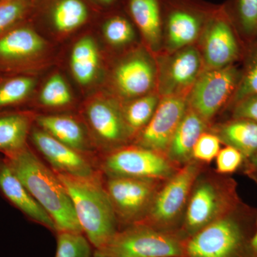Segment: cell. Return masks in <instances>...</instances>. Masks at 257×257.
Wrapping results in <instances>:
<instances>
[{
    "label": "cell",
    "instance_id": "22",
    "mask_svg": "<svg viewBox=\"0 0 257 257\" xmlns=\"http://www.w3.org/2000/svg\"><path fill=\"white\" fill-rule=\"evenodd\" d=\"M217 136L221 143L234 147L245 160L257 152V122L246 119H232L221 125Z\"/></svg>",
    "mask_w": 257,
    "mask_h": 257
},
{
    "label": "cell",
    "instance_id": "25",
    "mask_svg": "<svg viewBox=\"0 0 257 257\" xmlns=\"http://www.w3.org/2000/svg\"><path fill=\"white\" fill-rule=\"evenodd\" d=\"M70 66L74 78L83 85L95 77L99 66V52L90 37H84L74 45L71 54Z\"/></svg>",
    "mask_w": 257,
    "mask_h": 257
},
{
    "label": "cell",
    "instance_id": "1",
    "mask_svg": "<svg viewBox=\"0 0 257 257\" xmlns=\"http://www.w3.org/2000/svg\"><path fill=\"white\" fill-rule=\"evenodd\" d=\"M5 162L53 219L57 232L83 234L71 198L56 172L27 147L7 157Z\"/></svg>",
    "mask_w": 257,
    "mask_h": 257
},
{
    "label": "cell",
    "instance_id": "32",
    "mask_svg": "<svg viewBox=\"0 0 257 257\" xmlns=\"http://www.w3.org/2000/svg\"><path fill=\"white\" fill-rule=\"evenodd\" d=\"M104 36L109 43L122 45L131 42L135 37L133 21L124 15L113 13L101 25Z\"/></svg>",
    "mask_w": 257,
    "mask_h": 257
},
{
    "label": "cell",
    "instance_id": "39",
    "mask_svg": "<svg viewBox=\"0 0 257 257\" xmlns=\"http://www.w3.org/2000/svg\"><path fill=\"white\" fill-rule=\"evenodd\" d=\"M91 1L94 2L95 4L101 8L109 9V8L116 6L120 0H91Z\"/></svg>",
    "mask_w": 257,
    "mask_h": 257
},
{
    "label": "cell",
    "instance_id": "30",
    "mask_svg": "<svg viewBox=\"0 0 257 257\" xmlns=\"http://www.w3.org/2000/svg\"><path fill=\"white\" fill-rule=\"evenodd\" d=\"M158 104V97L151 94L139 98L130 104L123 115L130 131L145 128L155 114Z\"/></svg>",
    "mask_w": 257,
    "mask_h": 257
},
{
    "label": "cell",
    "instance_id": "27",
    "mask_svg": "<svg viewBox=\"0 0 257 257\" xmlns=\"http://www.w3.org/2000/svg\"><path fill=\"white\" fill-rule=\"evenodd\" d=\"M35 79L28 76H13L0 82V110L25 101L35 87Z\"/></svg>",
    "mask_w": 257,
    "mask_h": 257
},
{
    "label": "cell",
    "instance_id": "28",
    "mask_svg": "<svg viewBox=\"0 0 257 257\" xmlns=\"http://www.w3.org/2000/svg\"><path fill=\"white\" fill-rule=\"evenodd\" d=\"M245 57V64L241 71V79L231 104L234 105L243 98L257 94V36L249 42Z\"/></svg>",
    "mask_w": 257,
    "mask_h": 257
},
{
    "label": "cell",
    "instance_id": "42",
    "mask_svg": "<svg viewBox=\"0 0 257 257\" xmlns=\"http://www.w3.org/2000/svg\"><path fill=\"white\" fill-rule=\"evenodd\" d=\"M256 183L257 184V182H256Z\"/></svg>",
    "mask_w": 257,
    "mask_h": 257
},
{
    "label": "cell",
    "instance_id": "4",
    "mask_svg": "<svg viewBox=\"0 0 257 257\" xmlns=\"http://www.w3.org/2000/svg\"><path fill=\"white\" fill-rule=\"evenodd\" d=\"M241 202L234 179L203 170L193 185L179 234L184 239L192 236L229 214Z\"/></svg>",
    "mask_w": 257,
    "mask_h": 257
},
{
    "label": "cell",
    "instance_id": "38",
    "mask_svg": "<svg viewBox=\"0 0 257 257\" xmlns=\"http://www.w3.org/2000/svg\"><path fill=\"white\" fill-rule=\"evenodd\" d=\"M250 253L251 257H257V217L254 231L250 241Z\"/></svg>",
    "mask_w": 257,
    "mask_h": 257
},
{
    "label": "cell",
    "instance_id": "23",
    "mask_svg": "<svg viewBox=\"0 0 257 257\" xmlns=\"http://www.w3.org/2000/svg\"><path fill=\"white\" fill-rule=\"evenodd\" d=\"M42 130L79 152L87 150L85 135L76 120L66 116H42L37 120Z\"/></svg>",
    "mask_w": 257,
    "mask_h": 257
},
{
    "label": "cell",
    "instance_id": "36",
    "mask_svg": "<svg viewBox=\"0 0 257 257\" xmlns=\"http://www.w3.org/2000/svg\"><path fill=\"white\" fill-rule=\"evenodd\" d=\"M232 119H246L257 122V94L246 96L232 105Z\"/></svg>",
    "mask_w": 257,
    "mask_h": 257
},
{
    "label": "cell",
    "instance_id": "11",
    "mask_svg": "<svg viewBox=\"0 0 257 257\" xmlns=\"http://www.w3.org/2000/svg\"><path fill=\"white\" fill-rule=\"evenodd\" d=\"M203 52L211 69L224 68L243 57L239 34L223 9H219L204 27Z\"/></svg>",
    "mask_w": 257,
    "mask_h": 257
},
{
    "label": "cell",
    "instance_id": "20",
    "mask_svg": "<svg viewBox=\"0 0 257 257\" xmlns=\"http://www.w3.org/2000/svg\"><path fill=\"white\" fill-rule=\"evenodd\" d=\"M47 4L49 23L60 33L78 30L92 17L87 0H48Z\"/></svg>",
    "mask_w": 257,
    "mask_h": 257
},
{
    "label": "cell",
    "instance_id": "8",
    "mask_svg": "<svg viewBox=\"0 0 257 257\" xmlns=\"http://www.w3.org/2000/svg\"><path fill=\"white\" fill-rule=\"evenodd\" d=\"M162 182L133 177H109L105 189L118 221L128 226L143 221Z\"/></svg>",
    "mask_w": 257,
    "mask_h": 257
},
{
    "label": "cell",
    "instance_id": "40",
    "mask_svg": "<svg viewBox=\"0 0 257 257\" xmlns=\"http://www.w3.org/2000/svg\"><path fill=\"white\" fill-rule=\"evenodd\" d=\"M92 257H112L109 256V255L104 254V253L100 252V251H97V250H94V253H93Z\"/></svg>",
    "mask_w": 257,
    "mask_h": 257
},
{
    "label": "cell",
    "instance_id": "13",
    "mask_svg": "<svg viewBox=\"0 0 257 257\" xmlns=\"http://www.w3.org/2000/svg\"><path fill=\"white\" fill-rule=\"evenodd\" d=\"M34 145L55 172L74 177H92L96 176L90 162L81 152L61 143L44 130H33L31 135Z\"/></svg>",
    "mask_w": 257,
    "mask_h": 257
},
{
    "label": "cell",
    "instance_id": "14",
    "mask_svg": "<svg viewBox=\"0 0 257 257\" xmlns=\"http://www.w3.org/2000/svg\"><path fill=\"white\" fill-rule=\"evenodd\" d=\"M42 37L31 26L22 23L0 35V65L16 67L43 50Z\"/></svg>",
    "mask_w": 257,
    "mask_h": 257
},
{
    "label": "cell",
    "instance_id": "21",
    "mask_svg": "<svg viewBox=\"0 0 257 257\" xmlns=\"http://www.w3.org/2000/svg\"><path fill=\"white\" fill-rule=\"evenodd\" d=\"M126 9L147 41L159 46L163 28L162 0H126Z\"/></svg>",
    "mask_w": 257,
    "mask_h": 257
},
{
    "label": "cell",
    "instance_id": "7",
    "mask_svg": "<svg viewBox=\"0 0 257 257\" xmlns=\"http://www.w3.org/2000/svg\"><path fill=\"white\" fill-rule=\"evenodd\" d=\"M102 167L109 177H133L160 182L170 178L179 169L165 154L142 147L113 152L106 157Z\"/></svg>",
    "mask_w": 257,
    "mask_h": 257
},
{
    "label": "cell",
    "instance_id": "29",
    "mask_svg": "<svg viewBox=\"0 0 257 257\" xmlns=\"http://www.w3.org/2000/svg\"><path fill=\"white\" fill-rule=\"evenodd\" d=\"M35 0H0V35L23 23L33 10Z\"/></svg>",
    "mask_w": 257,
    "mask_h": 257
},
{
    "label": "cell",
    "instance_id": "24",
    "mask_svg": "<svg viewBox=\"0 0 257 257\" xmlns=\"http://www.w3.org/2000/svg\"><path fill=\"white\" fill-rule=\"evenodd\" d=\"M30 128V118L23 113L0 114V152L8 157L25 148Z\"/></svg>",
    "mask_w": 257,
    "mask_h": 257
},
{
    "label": "cell",
    "instance_id": "41",
    "mask_svg": "<svg viewBox=\"0 0 257 257\" xmlns=\"http://www.w3.org/2000/svg\"><path fill=\"white\" fill-rule=\"evenodd\" d=\"M2 165H3V164L0 163V168H1Z\"/></svg>",
    "mask_w": 257,
    "mask_h": 257
},
{
    "label": "cell",
    "instance_id": "35",
    "mask_svg": "<svg viewBox=\"0 0 257 257\" xmlns=\"http://www.w3.org/2000/svg\"><path fill=\"white\" fill-rule=\"evenodd\" d=\"M244 162L245 157L241 152L226 145L216 157V172L219 175H231L242 168Z\"/></svg>",
    "mask_w": 257,
    "mask_h": 257
},
{
    "label": "cell",
    "instance_id": "3",
    "mask_svg": "<svg viewBox=\"0 0 257 257\" xmlns=\"http://www.w3.org/2000/svg\"><path fill=\"white\" fill-rule=\"evenodd\" d=\"M73 204L83 234L100 249L119 231V221L106 189L97 176L74 177L56 172Z\"/></svg>",
    "mask_w": 257,
    "mask_h": 257
},
{
    "label": "cell",
    "instance_id": "10",
    "mask_svg": "<svg viewBox=\"0 0 257 257\" xmlns=\"http://www.w3.org/2000/svg\"><path fill=\"white\" fill-rule=\"evenodd\" d=\"M241 75V71L232 64L210 69L199 76L191 93L192 110L204 121L211 119L225 104L232 100Z\"/></svg>",
    "mask_w": 257,
    "mask_h": 257
},
{
    "label": "cell",
    "instance_id": "2",
    "mask_svg": "<svg viewBox=\"0 0 257 257\" xmlns=\"http://www.w3.org/2000/svg\"><path fill=\"white\" fill-rule=\"evenodd\" d=\"M257 211L241 202L234 210L185 238L182 257H251Z\"/></svg>",
    "mask_w": 257,
    "mask_h": 257
},
{
    "label": "cell",
    "instance_id": "5",
    "mask_svg": "<svg viewBox=\"0 0 257 257\" xmlns=\"http://www.w3.org/2000/svg\"><path fill=\"white\" fill-rule=\"evenodd\" d=\"M202 165L191 160L165 181L157 191L146 216L138 224L179 234L189 196L196 179L203 171Z\"/></svg>",
    "mask_w": 257,
    "mask_h": 257
},
{
    "label": "cell",
    "instance_id": "6",
    "mask_svg": "<svg viewBox=\"0 0 257 257\" xmlns=\"http://www.w3.org/2000/svg\"><path fill=\"white\" fill-rule=\"evenodd\" d=\"M184 238L143 224L119 229L105 246L96 249L112 257H182Z\"/></svg>",
    "mask_w": 257,
    "mask_h": 257
},
{
    "label": "cell",
    "instance_id": "37",
    "mask_svg": "<svg viewBox=\"0 0 257 257\" xmlns=\"http://www.w3.org/2000/svg\"><path fill=\"white\" fill-rule=\"evenodd\" d=\"M242 170L245 175L253 179L255 182H257V152L253 156L245 160Z\"/></svg>",
    "mask_w": 257,
    "mask_h": 257
},
{
    "label": "cell",
    "instance_id": "19",
    "mask_svg": "<svg viewBox=\"0 0 257 257\" xmlns=\"http://www.w3.org/2000/svg\"><path fill=\"white\" fill-rule=\"evenodd\" d=\"M155 72L150 61L135 57L124 61L115 72V82L121 94L135 96L145 94L153 86Z\"/></svg>",
    "mask_w": 257,
    "mask_h": 257
},
{
    "label": "cell",
    "instance_id": "26",
    "mask_svg": "<svg viewBox=\"0 0 257 257\" xmlns=\"http://www.w3.org/2000/svg\"><path fill=\"white\" fill-rule=\"evenodd\" d=\"M223 10L238 34L248 42L257 36V0H230Z\"/></svg>",
    "mask_w": 257,
    "mask_h": 257
},
{
    "label": "cell",
    "instance_id": "34",
    "mask_svg": "<svg viewBox=\"0 0 257 257\" xmlns=\"http://www.w3.org/2000/svg\"><path fill=\"white\" fill-rule=\"evenodd\" d=\"M221 143L217 135L202 133L193 149V160L202 164L209 163L216 158L220 151Z\"/></svg>",
    "mask_w": 257,
    "mask_h": 257
},
{
    "label": "cell",
    "instance_id": "31",
    "mask_svg": "<svg viewBox=\"0 0 257 257\" xmlns=\"http://www.w3.org/2000/svg\"><path fill=\"white\" fill-rule=\"evenodd\" d=\"M92 244L82 233L57 232L55 257H92Z\"/></svg>",
    "mask_w": 257,
    "mask_h": 257
},
{
    "label": "cell",
    "instance_id": "17",
    "mask_svg": "<svg viewBox=\"0 0 257 257\" xmlns=\"http://www.w3.org/2000/svg\"><path fill=\"white\" fill-rule=\"evenodd\" d=\"M87 114L93 130L105 143L118 145L128 138L130 131L124 116L109 103L94 101L88 106Z\"/></svg>",
    "mask_w": 257,
    "mask_h": 257
},
{
    "label": "cell",
    "instance_id": "15",
    "mask_svg": "<svg viewBox=\"0 0 257 257\" xmlns=\"http://www.w3.org/2000/svg\"><path fill=\"white\" fill-rule=\"evenodd\" d=\"M0 191L13 205L32 220L57 232L55 221L5 162L0 168Z\"/></svg>",
    "mask_w": 257,
    "mask_h": 257
},
{
    "label": "cell",
    "instance_id": "9",
    "mask_svg": "<svg viewBox=\"0 0 257 257\" xmlns=\"http://www.w3.org/2000/svg\"><path fill=\"white\" fill-rule=\"evenodd\" d=\"M169 46L179 50L192 43L218 10L195 0H162Z\"/></svg>",
    "mask_w": 257,
    "mask_h": 257
},
{
    "label": "cell",
    "instance_id": "33",
    "mask_svg": "<svg viewBox=\"0 0 257 257\" xmlns=\"http://www.w3.org/2000/svg\"><path fill=\"white\" fill-rule=\"evenodd\" d=\"M72 100L70 90L63 77L55 74L42 88L40 101L44 105L57 107L69 104Z\"/></svg>",
    "mask_w": 257,
    "mask_h": 257
},
{
    "label": "cell",
    "instance_id": "16",
    "mask_svg": "<svg viewBox=\"0 0 257 257\" xmlns=\"http://www.w3.org/2000/svg\"><path fill=\"white\" fill-rule=\"evenodd\" d=\"M205 121L192 109H187L176 130L166 155L177 167L192 160V151L198 139L205 130Z\"/></svg>",
    "mask_w": 257,
    "mask_h": 257
},
{
    "label": "cell",
    "instance_id": "18",
    "mask_svg": "<svg viewBox=\"0 0 257 257\" xmlns=\"http://www.w3.org/2000/svg\"><path fill=\"white\" fill-rule=\"evenodd\" d=\"M201 59L195 49L189 47L176 54L164 74L162 90L166 95L176 93L194 84L199 77Z\"/></svg>",
    "mask_w": 257,
    "mask_h": 257
},
{
    "label": "cell",
    "instance_id": "12",
    "mask_svg": "<svg viewBox=\"0 0 257 257\" xmlns=\"http://www.w3.org/2000/svg\"><path fill=\"white\" fill-rule=\"evenodd\" d=\"M187 110V103L180 96L170 95L162 99L142 132L140 147L166 155L172 137Z\"/></svg>",
    "mask_w": 257,
    "mask_h": 257
}]
</instances>
